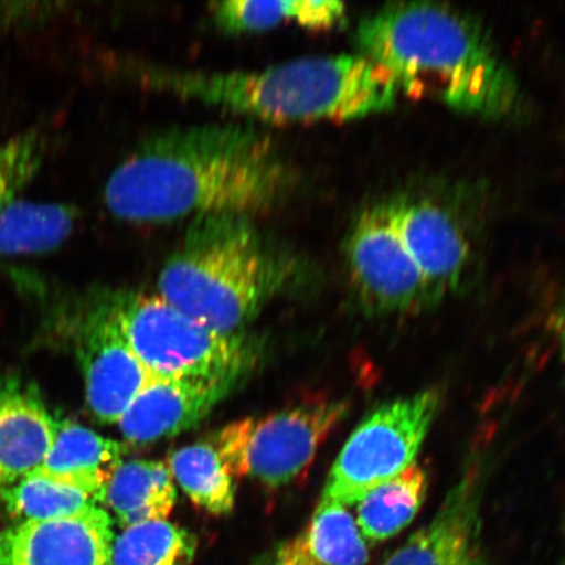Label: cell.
<instances>
[{"instance_id":"6da1fadb","label":"cell","mask_w":565,"mask_h":565,"mask_svg":"<svg viewBox=\"0 0 565 565\" xmlns=\"http://www.w3.org/2000/svg\"><path fill=\"white\" fill-rule=\"evenodd\" d=\"M298 171L252 125L174 127L146 138L119 162L104 202L119 221L161 224L207 215L258 216L299 186Z\"/></svg>"},{"instance_id":"7a4b0ae2","label":"cell","mask_w":565,"mask_h":565,"mask_svg":"<svg viewBox=\"0 0 565 565\" xmlns=\"http://www.w3.org/2000/svg\"><path fill=\"white\" fill-rule=\"evenodd\" d=\"M356 41L360 54L391 75L399 95L490 118L518 108L511 68L475 23L447 7L386 6L362 20Z\"/></svg>"},{"instance_id":"3957f363","label":"cell","mask_w":565,"mask_h":565,"mask_svg":"<svg viewBox=\"0 0 565 565\" xmlns=\"http://www.w3.org/2000/svg\"><path fill=\"white\" fill-rule=\"evenodd\" d=\"M147 88L268 124L348 122L392 109L391 75L362 54L310 56L258 71H192L132 63Z\"/></svg>"},{"instance_id":"277c9868","label":"cell","mask_w":565,"mask_h":565,"mask_svg":"<svg viewBox=\"0 0 565 565\" xmlns=\"http://www.w3.org/2000/svg\"><path fill=\"white\" fill-rule=\"evenodd\" d=\"M298 260L253 217L192 218L159 277V296L223 334L238 331L292 281Z\"/></svg>"},{"instance_id":"5b68a950","label":"cell","mask_w":565,"mask_h":565,"mask_svg":"<svg viewBox=\"0 0 565 565\" xmlns=\"http://www.w3.org/2000/svg\"><path fill=\"white\" fill-rule=\"evenodd\" d=\"M131 350L153 379L244 376L250 345L175 309L159 295L109 294Z\"/></svg>"},{"instance_id":"8992f818","label":"cell","mask_w":565,"mask_h":565,"mask_svg":"<svg viewBox=\"0 0 565 565\" xmlns=\"http://www.w3.org/2000/svg\"><path fill=\"white\" fill-rule=\"evenodd\" d=\"M440 404L441 393L427 388L374 409L344 444L321 500L358 504L366 493L415 463Z\"/></svg>"},{"instance_id":"52a82bcc","label":"cell","mask_w":565,"mask_h":565,"mask_svg":"<svg viewBox=\"0 0 565 565\" xmlns=\"http://www.w3.org/2000/svg\"><path fill=\"white\" fill-rule=\"evenodd\" d=\"M343 401H320L256 420L228 424L212 440L233 478L270 489L292 483L312 465L318 448L348 415Z\"/></svg>"},{"instance_id":"ba28073f","label":"cell","mask_w":565,"mask_h":565,"mask_svg":"<svg viewBox=\"0 0 565 565\" xmlns=\"http://www.w3.org/2000/svg\"><path fill=\"white\" fill-rule=\"evenodd\" d=\"M344 256L353 292L366 313L412 315L435 306L395 228L391 203L360 212L345 237Z\"/></svg>"},{"instance_id":"9c48e42d","label":"cell","mask_w":565,"mask_h":565,"mask_svg":"<svg viewBox=\"0 0 565 565\" xmlns=\"http://www.w3.org/2000/svg\"><path fill=\"white\" fill-rule=\"evenodd\" d=\"M83 324L77 351L88 407L102 423H118L153 377L127 342L110 295L95 302Z\"/></svg>"},{"instance_id":"30bf717a","label":"cell","mask_w":565,"mask_h":565,"mask_svg":"<svg viewBox=\"0 0 565 565\" xmlns=\"http://www.w3.org/2000/svg\"><path fill=\"white\" fill-rule=\"evenodd\" d=\"M484 476L483 458L470 459L434 520L380 565H483L480 508Z\"/></svg>"},{"instance_id":"8fae6325","label":"cell","mask_w":565,"mask_h":565,"mask_svg":"<svg viewBox=\"0 0 565 565\" xmlns=\"http://www.w3.org/2000/svg\"><path fill=\"white\" fill-rule=\"evenodd\" d=\"M113 521L102 507L0 532V565H111Z\"/></svg>"},{"instance_id":"7c38bea8","label":"cell","mask_w":565,"mask_h":565,"mask_svg":"<svg viewBox=\"0 0 565 565\" xmlns=\"http://www.w3.org/2000/svg\"><path fill=\"white\" fill-rule=\"evenodd\" d=\"M392 216L402 242L418 266L436 306L461 285L470 245L456 217L428 200H395Z\"/></svg>"},{"instance_id":"4fadbf2b","label":"cell","mask_w":565,"mask_h":565,"mask_svg":"<svg viewBox=\"0 0 565 565\" xmlns=\"http://www.w3.org/2000/svg\"><path fill=\"white\" fill-rule=\"evenodd\" d=\"M242 376L221 379H153L119 419L125 439L150 444L185 433L202 422Z\"/></svg>"},{"instance_id":"5bb4252c","label":"cell","mask_w":565,"mask_h":565,"mask_svg":"<svg viewBox=\"0 0 565 565\" xmlns=\"http://www.w3.org/2000/svg\"><path fill=\"white\" fill-rule=\"evenodd\" d=\"M58 420L39 388L0 373V490L38 470L51 450Z\"/></svg>"},{"instance_id":"9a60e30c","label":"cell","mask_w":565,"mask_h":565,"mask_svg":"<svg viewBox=\"0 0 565 565\" xmlns=\"http://www.w3.org/2000/svg\"><path fill=\"white\" fill-rule=\"evenodd\" d=\"M369 559L348 507L321 500L307 527L258 565H365Z\"/></svg>"},{"instance_id":"2e32d148","label":"cell","mask_w":565,"mask_h":565,"mask_svg":"<svg viewBox=\"0 0 565 565\" xmlns=\"http://www.w3.org/2000/svg\"><path fill=\"white\" fill-rule=\"evenodd\" d=\"M125 445L79 424L58 422L51 450L38 470L86 491L102 503L106 483L124 462Z\"/></svg>"},{"instance_id":"e0dca14e","label":"cell","mask_w":565,"mask_h":565,"mask_svg":"<svg viewBox=\"0 0 565 565\" xmlns=\"http://www.w3.org/2000/svg\"><path fill=\"white\" fill-rule=\"evenodd\" d=\"M173 477L159 461L122 462L105 486L102 503L116 514L119 525L129 527L151 521H167L175 504Z\"/></svg>"},{"instance_id":"ac0fdd59","label":"cell","mask_w":565,"mask_h":565,"mask_svg":"<svg viewBox=\"0 0 565 565\" xmlns=\"http://www.w3.org/2000/svg\"><path fill=\"white\" fill-rule=\"evenodd\" d=\"M211 13L216 24L230 33H258L281 24H298L306 30L328 31L342 23L345 7L334 0L303 2H252L228 0L214 3Z\"/></svg>"},{"instance_id":"d6986e66","label":"cell","mask_w":565,"mask_h":565,"mask_svg":"<svg viewBox=\"0 0 565 565\" xmlns=\"http://www.w3.org/2000/svg\"><path fill=\"white\" fill-rule=\"evenodd\" d=\"M79 221L65 203L19 201L0 214V257L34 256L58 249Z\"/></svg>"},{"instance_id":"ffe728a7","label":"cell","mask_w":565,"mask_h":565,"mask_svg":"<svg viewBox=\"0 0 565 565\" xmlns=\"http://www.w3.org/2000/svg\"><path fill=\"white\" fill-rule=\"evenodd\" d=\"M428 491L427 471L413 463L399 476L380 484L358 503V527L363 539L384 542L412 524Z\"/></svg>"},{"instance_id":"44dd1931","label":"cell","mask_w":565,"mask_h":565,"mask_svg":"<svg viewBox=\"0 0 565 565\" xmlns=\"http://www.w3.org/2000/svg\"><path fill=\"white\" fill-rule=\"evenodd\" d=\"M172 477L196 507L215 515L228 514L235 507V478L209 441L186 445L173 451L168 461Z\"/></svg>"},{"instance_id":"7402d4cb","label":"cell","mask_w":565,"mask_h":565,"mask_svg":"<svg viewBox=\"0 0 565 565\" xmlns=\"http://www.w3.org/2000/svg\"><path fill=\"white\" fill-rule=\"evenodd\" d=\"M97 504L98 501L90 493L39 471L0 490V507L21 521L73 518Z\"/></svg>"},{"instance_id":"603a6c76","label":"cell","mask_w":565,"mask_h":565,"mask_svg":"<svg viewBox=\"0 0 565 565\" xmlns=\"http://www.w3.org/2000/svg\"><path fill=\"white\" fill-rule=\"evenodd\" d=\"M196 539L188 530L167 521L125 527L111 548V565H190Z\"/></svg>"},{"instance_id":"cb8c5ba5","label":"cell","mask_w":565,"mask_h":565,"mask_svg":"<svg viewBox=\"0 0 565 565\" xmlns=\"http://www.w3.org/2000/svg\"><path fill=\"white\" fill-rule=\"evenodd\" d=\"M47 152L46 134L28 130L0 143V214L12 204L39 174Z\"/></svg>"},{"instance_id":"d4e9b609","label":"cell","mask_w":565,"mask_h":565,"mask_svg":"<svg viewBox=\"0 0 565 565\" xmlns=\"http://www.w3.org/2000/svg\"><path fill=\"white\" fill-rule=\"evenodd\" d=\"M553 327L559 342L562 360L565 369V302L556 310L553 318Z\"/></svg>"},{"instance_id":"484cf974","label":"cell","mask_w":565,"mask_h":565,"mask_svg":"<svg viewBox=\"0 0 565 565\" xmlns=\"http://www.w3.org/2000/svg\"><path fill=\"white\" fill-rule=\"evenodd\" d=\"M562 565H565V561L562 563Z\"/></svg>"}]
</instances>
